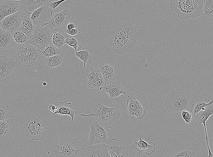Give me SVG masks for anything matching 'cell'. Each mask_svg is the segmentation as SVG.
Returning <instances> with one entry per match:
<instances>
[{
  "label": "cell",
  "mask_w": 213,
  "mask_h": 157,
  "mask_svg": "<svg viewBox=\"0 0 213 157\" xmlns=\"http://www.w3.org/2000/svg\"><path fill=\"white\" fill-rule=\"evenodd\" d=\"M138 38L135 27L126 21L113 27L109 35L108 44L113 53L121 55L133 51Z\"/></svg>",
  "instance_id": "obj_1"
},
{
  "label": "cell",
  "mask_w": 213,
  "mask_h": 157,
  "mask_svg": "<svg viewBox=\"0 0 213 157\" xmlns=\"http://www.w3.org/2000/svg\"><path fill=\"white\" fill-rule=\"evenodd\" d=\"M204 0H169L170 9L184 20L201 16V10Z\"/></svg>",
  "instance_id": "obj_2"
},
{
  "label": "cell",
  "mask_w": 213,
  "mask_h": 157,
  "mask_svg": "<svg viewBox=\"0 0 213 157\" xmlns=\"http://www.w3.org/2000/svg\"><path fill=\"white\" fill-rule=\"evenodd\" d=\"M191 95L189 91L183 88H177L169 92L165 102L167 110L178 114L183 110L189 107Z\"/></svg>",
  "instance_id": "obj_3"
},
{
  "label": "cell",
  "mask_w": 213,
  "mask_h": 157,
  "mask_svg": "<svg viewBox=\"0 0 213 157\" xmlns=\"http://www.w3.org/2000/svg\"><path fill=\"white\" fill-rule=\"evenodd\" d=\"M93 112L85 114H81V116H91L94 117L103 126L110 129L113 126L120 118L121 114L116 107H110L99 102L92 104Z\"/></svg>",
  "instance_id": "obj_4"
},
{
  "label": "cell",
  "mask_w": 213,
  "mask_h": 157,
  "mask_svg": "<svg viewBox=\"0 0 213 157\" xmlns=\"http://www.w3.org/2000/svg\"><path fill=\"white\" fill-rule=\"evenodd\" d=\"M13 58L16 62L22 65L40 66L44 57L42 50L33 45L26 43L20 46L17 54Z\"/></svg>",
  "instance_id": "obj_5"
},
{
  "label": "cell",
  "mask_w": 213,
  "mask_h": 157,
  "mask_svg": "<svg viewBox=\"0 0 213 157\" xmlns=\"http://www.w3.org/2000/svg\"><path fill=\"white\" fill-rule=\"evenodd\" d=\"M46 125L36 117L25 122L22 130L25 134L33 140L44 139L46 135Z\"/></svg>",
  "instance_id": "obj_6"
},
{
  "label": "cell",
  "mask_w": 213,
  "mask_h": 157,
  "mask_svg": "<svg viewBox=\"0 0 213 157\" xmlns=\"http://www.w3.org/2000/svg\"><path fill=\"white\" fill-rule=\"evenodd\" d=\"M51 36L52 34L47 25L43 27H36L27 43L42 50L51 43Z\"/></svg>",
  "instance_id": "obj_7"
},
{
  "label": "cell",
  "mask_w": 213,
  "mask_h": 157,
  "mask_svg": "<svg viewBox=\"0 0 213 157\" xmlns=\"http://www.w3.org/2000/svg\"><path fill=\"white\" fill-rule=\"evenodd\" d=\"M106 145L111 157H129V147L124 139H112L107 143Z\"/></svg>",
  "instance_id": "obj_8"
},
{
  "label": "cell",
  "mask_w": 213,
  "mask_h": 157,
  "mask_svg": "<svg viewBox=\"0 0 213 157\" xmlns=\"http://www.w3.org/2000/svg\"><path fill=\"white\" fill-rule=\"evenodd\" d=\"M72 16L71 12L67 7L61 11H56L51 16L47 26L50 29H63L66 27Z\"/></svg>",
  "instance_id": "obj_9"
},
{
  "label": "cell",
  "mask_w": 213,
  "mask_h": 157,
  "mask_svg": "<svg viewBox=\"0 0 213 157\" xmlns=\"http://www.w3.org/2000/svg\"><path fill=\"white\" fill-rule=\"evenodd\" d=\"M89 132V143L91 145L106 143L108 142L109 135L103 126L97 122L92 123Z\"/></svg>",
  "instance_id": "obj_10"
},
{
  "label": "cell",
  "mask_w": 213,
  "mask_h": 157,
  "mask_svg": "<svg viewBox=\"0 0 213 157\" xmlns=\"http://www.w3.org/2000/svg\"><path fill=\"white\" fill-rule=\"evenodd\" d=\"M53 10L47 5L42 6L34 10L31 14L30 18L34 24L40 27L47 25Z\"/></svg>",
  "instance_id": "obj_11"
},
{
  "label": "cell",
  "mask_w": 213,
  "mask_h": 157,
  "mask_svg": "<svg viewBox=\"0 0 213 157\" xmlns=\"http://www.w3.org/2000/svg\"><path fill=\"white\" fill-rule=\"evenodd\" d=\"M142 135L141 134L136 136L129 147L130 151L134 152L138 156L143 152L148 155H151L155 151V144L152 142L148 144L142 139Z\"/></svg>",
  "instance_id": "obj_12"
},
{
  "label": "cell",
  "mask_w": 213,
  "mask_h": 157,
  "mask_svg": "<svg viewBox=\"0 0 213 157\" xmlns=\"http://www.w3.org/2000/svg\"><path fill=\"white\" fill-rule=\"evenodd\" d=\"M213 104L212 103L202 108L199 111L194 115L195 120V125L196 126L199 127L202 124L203 125L206 136V142L208 150V157H212L213 154L210 150L208 144L205 122L210 116H213Z\"/></svg>",
  "instance_id": "obj_13"
},
{
  "label": "cell",
  "mask_w": 213,
  "mask_h": 157,
  "mask_svg": "<svg viewBox=\"0 0 213 157\" xmlns=\"http://www.w3.org/2000/svg\"><path fill=\"white\" fill-rule=\"evenodd\" d=\"M90 72L86 75L88 77L87 84L90 91L96 92L102 89L106 83L97 67H90Z\"/></svg>",
  "instance_id": "obj_14"
},
{
  "label": "cell",
  "mask_w": 213,
  "mask_h": 157,
  "mask_svg": "<svg viewBox=\"0 0 213 157\" xmlns=\"http://www.w3.org/2000/svg\"><path fill=\"white\" fill-rule=\"evenodd\" d=\"M23 16L21 10L10 14L0 21V25L3 30L11 34L19 29L21 25Z\"/></svg>",
  "instance_id": "obj_15"
},
{
  "label": "cell",
  "mask_w": 213,
  "mask_h": 157,
  "mask_svg": "<svg viewBox=\"0 0 213 157\" xmlns=\"http://www.w3.org/2000/svg\"><path fill=\"white\" fill-rule=\"evenodd\" d=\"M127 116L130 120L135 117L139 119H142L146 114V111L142 107L140 102L130 95L128 96L127 100Z\"/></svg>",
  "instance_id": "obj_16"
},
{
  "label": "cell",
  "mask_w": 213,
  "mask_h": 157,
  "mask_svg": "<svg viewBox=\"0 0 213 157\" xmlns=\"http://www.w3.org/2000/svg\"><path fill=\"white\" fill-rule=\"evenodd\" d=\"M80 149H76L73 143L64 141L56 145L53 150V154L56 157H77Z\"/></svg>",
  "instance_id": "obj_17"
},
{
  "label": "cell",
  "mask_w": 213,
  "mask_h": 157,
  "mask_svg": "<svg viewBox=\"0 0 213 157\" xmlns=\"http://www.w3.org/2000/svg\"><path fill=\"white\" fill-rule=\"evenodd\" d=\"M16 63L14 58L5 55L0 56V81L11 75Z\"/></svg>",
  "instance_id": "obj_18"
},
{
  "label": "cell",
  "mask_w": 213,
  "mask_h": 157,
  "mask_svg": "<svg viewBox=\"0 0 213 157\" xmlns=\"http://www.w3.org/2000/svg\"><path fill=\"white\" fill-rule=\"evenodd\" d=\"M102 89L109 95L111 99L119 97L121 94L126 95V89L121 84L120 81L115 80L106 83Z\"/></svg>",
  "instance_id": "obj_19"
},
{
  "label": "cell",
  "mask_w": 213,
  "mask_h": 157,
  "mask_svg": "<svg viewBox=\"0 0 213 157\" xmlns=\"http://www.w3.org/2000/svg\"><path fill=\"white\" fill-rule=\"evenodd\" d=\"M86 157H110V155L105 143L91 145L84 152Z\"/></svg>",
  "instance_id": "obj_20"
},
{
  "label": "cell",
  "mask_w": 213,
  "mask_h": 157,
  "mask_svg": "<svg viewBox=\"0 0 213 157\" xmlns=\"http://www.w3.org/2000/svg\"><path fill=\"white\" fill-rule=\"evenodd\" d=\"M49 2V0H20L18 3L21 10L31 14L34 10L47 5Z\"/></svg>",
  "instance_id": "obj_21"
},
{
  "label": "cell",
  "mask_w": 213,
  "mask_h": 157,
  "mask_svg": "<svg viewBox=\"0 0 213 157\" xmlns=\"http://www.w3.org/2000/svg\"><path fill=\"white\" fill-rule=\"evenodd\" d=\"M20 10L18 2L0 1V21L5 17Z\"/></svg>",
  "instance_id": "obj_22"
},
{
  "label": "cell",
  "mask_w": 213,
  "mask_h": 157,
  "mask_svg": "<svg viewBox=\"0 0 213 157\" xmlns=\"http://www.w3.org/2000/svg\"><path fill=\"white\" fill-rule=\"evenodd\" d=\"M102 76L106 83L115 80L118 72V69L113 64L102 63L98 66Z\"/></svg>",
  "instance_id": "obj_23"
},
{
  "label": "cell",
  "mask_w": 213,
  "mask_h": 157,
  "mask_svg": "<svg viewBox=\"0 0 213 157\" xmlns=\"http://www.w3.org/2000/svg\"><path fill=\"white\" fill-rule=\"evenodd\" d=\"M73 105L70 102L64 101L60 102L57 106V109L53 113V114H59L60 115H68L70 116L72 121H74V117L76 114L73 108Z\"/></svg>",
  "instance_id": "obj_24"
},
{
  "label": "cell",
  "mask_w": 213,
  "mask_h": 157,
  "mask_svg": "<svg viewBox=\"0 0 213 157\" xmlns=\"http://www.w3.org/2000/svg\"><path fill=\"white\" fill-rule=\"evenodd\" d=\"M201 19L206 21L213 22V0H204L201 10Z\"/></svg>",
  "instance_id": "obj_25"
},
{
  "label": "cell",
  "mask_w": 213,
  "mask_h": 157,
  "mask_svg": "<svg viewBox=\"0 0 213 157\" xmlns=\"http://www.w3.org/2000/svg\"><path fill=\"white\" fill-rule=\"evenodd\" d=\"M35 25L28 14L23 16L20 26L18 30L25 34L29 38L35 29Z\"/></svg>",
  "instance_id": "obj_26"
},
{
  "label": "cell",
  "mask_w": 213,
  "mask_h": 157,
  "mask_svg": "<svg viewBox=\"0 0 213 157\" xmlns=\"http://www.w3.org/2000/svg\"><path fill=\"white\" fill-rule=\"evenodd\" d=\"M14 43L11 33L0 29V50L4 51L5 50L14 46Z\"/></svg>",
  "instance_id": "obj_27"
},
{
  "label": "cell",
  "mask_w": 213,
  "mask_h": 157,
  "mask_svg": "<svg viewBox=\"0 0 213 157\" xmlns=\"http://www.w3.org/2000/svg\"><path fill=\"white\" fill-rule=\"evenodd\" d=\"M67 35L61 29H54L52 34L51 43L60 50H62Z\"/></svg>",
  "instance_id": "obj_28"
},
{
  "label": "cell",
  "mask_w": 213,
  "mask_h": 157,
  "mask_svg": "<svg viewBox=\"0 0 213 157\" xmlns=\"http://www.w3.org/2000/svg\"><path fill=\"white\" fill-rule=\"evenodd\" d=\"M64 43L72 47L76 52L78 49H80L83 46V37L80 34L74 36L67 34Z\"/></svg>",
  "instance_id": "obj_29"
},
{
  "label": "cell",
  "mask_w": 213,
  "mask_h": 157,
  "mask_svg": "<svg viewBox=\"0 0 213 157\" xmlns=\"http://www.w3.org/2000/svg\"><path fill=\"white\" fill-rule=\"evenodd\" d=\"M75 55L83 62L84 66L86 68V64H91L93 61L94 55L92 51L90 49L76 51Z\"/></svg>",
  "instance_id": "obj_30"
},
{
  "label": "cell",
  "mask_w": 213,
  "mask_h": 157,
  "mask_svg": "<svg viewBox=\"0 0 213 157\" xmlns=\"http://www.w3.org/2000/svg\"><path fill=\"white\" fill-rule=\"evenodd\" d=\"M45 58L46 66L51 70L59 68L64 63V55L62 53Z\"/></svg>",
  "instance_id": "obj_31"
},
{
  "label": "cell",
  "mask_w": 213,
  "mask_h": 157,
  "mask_svg": "<svg viewBox=\"0 0 213 157\" xmlns=\"http://www.w3.org/2000/svg\"><path fill=\"white\" fill-rule=\"evenodd\" d=\"M12 125L8 120L0 121V140L3 139L12 134Z\"/></svg>",
  "instance_id": "obj_32"
},
{
  "label": "cell",
  "mask_w": 213,
  "mask_h": 157,
  "mask_svg": "<svg viewBox=\"0 0 213 157\" xmlns=\"http://www.w3.org/2000/svg\"><path fill=\"white\" fill-rule=\"evenodd\" d=\"M182 117L185 122L186 126L188 127H192L195 125V120L193 112L188 107L182 111L181 112Z\"/></svg>",
  "instance_id": "obj_33"
},
{
  "label": "cell",
  "mask_w": 213,
  "mask_h": 157,
  "mask_svg": "<svg viewBox=\"0 0 213 157\" xmlns=\"http://www.w3.org/2000/svg\"><path fill=\"white\" fill-rule=\"evenodd\" d=\"M213 100H208L206 99H198L196 102L192 105L191 110L193 112L194 115H195L201 110L202 108L213 103Z\"/></svg>",
  "instance_id": "obj_34"
},
{
  "label": "cell",
  "mask_w": 213,
  "mask_h": 157,
  "mask_svg": "<svg viewBox=\"0 0 213 157\" xmlns=\"http://www.w3.org/2000/svg\"><path fill=\"white\" fill-rule=\"evenodd\" d=\"M15 44L19 46L27 43L29 40V38L22 32L17 30L11 34Z\"/></svg>",
  "instance_id": "obj_35"
},
{
  "label": "cell",
  "mask_w": 213,
  "mask_h": 157,
  "mask_svg": "<svg viewBox=\"0 0 213 157\" xmlns=\"http://www.w3.org/2000/svg\"><path fill=\"white\" fill-rule=\"evenodd\" d=\"M44 58L62 54L61 50L57 48L51 43L42 50Z\"/></svg>",
  "instance_id": "obj_36"
},
{
  "label": "cell",
  "mask_w": 213,
  "mask_h": 157,
  "mask_svg": "<svg viewBox=\"0 0 213 157\" xmlns=\"http://www.w3.org/2000/svg\"><path fill=\"white\" fill-rule=\"evenodd\" d=\"M196 151H191L185 148L178 149L173 154L172 157H195Z\"/></svg>",
  "instance_id": "obj_37"
},
{
  "label": "cell",
  "mask_w": 213,
  "mask_h": 157,
  "mask_svg": "<svg viewBox=\"0 0 213 157\" xmlns=\"http://www.w3.org/2000/svg\"><path fill=\"white\" fill-rule=\"evenodd\" d=\"M8 105L0 104V121L8 120L9 117Z\"/></svg>",
  "instance_id": "obj_38"
},
{
  "label": "cell",
  "mask_w": 213,
  "mask_h": 157,
  "mask_svg": "<svg viewBox=\"0 0 213 157\" xmlns=\"http://www.w3.org/2000/svg\"><path fill=\"white\" fill-rule=\"evenodd\" d=\"M67 0H59L53 2H49L47 5L51 9L54 11L61 3Z\"/></svg>",
  "instance_id": "obj_39"
},
{
  "label": "cell",
  "mask_w": 213,
  "mask_h": 157,
  "mask_svg": "<svg viewBox=\"0 0 213 157\" xmlns=\"http://www.w3.org/2000/svg\"><path fill=\"white\" fill-rule=\"evenodd\" d=\"M67 29L70 30L78 27V22L74 20L70 19L67 24Z\"/></svg>",
  "instance_id": "obj_40"
},
{
  "label": "cell",
  "mask_w": 213,
  "mask_h": 157,
  "mask_svg": "<svg viewBox=\"0 0 213 157\" xmlns=\"http://www.w3.org/2000/svg\"><path fill=\"white\" fill-rule=\"evenodd\" d=\"M80 32L81 31L78 27L76 28L72 29L70 30H68L66 29L65 30V33L66 34L71 36H74L79 34Z\"/></svg>",
  "instance_id": "obj_41"
},
{
  "label": "cell",
  "mask_w": 213,
  "mask_h": 157,
  "mask_svg": "<svg viewBox=\"0 0 213 157\" xmlns=\"http://www.w3.org/2000/svg\"><path fill=\"white\" fill-rule=\"evenodd\" d=\"M48 108L50 110L54 113L57 110V107L54 104H51L49 106Z\"/></svg>",
  "instance_id": "obj_42"
},
{
  "label": "cell",
  "mask_w": 213,
  "mask_h": 157,
  "mask_svg": "<svg viewBox=\"0 0 213 157\" xmlns=\"http://www.w3.org/2000/svg\"><path fill=\"white\" fill-rule=\"evenodd\" d=\"M42 83L44 86H45L47 85V83L45 82H43Z\"/></svg>",
  "instance_id": "obj_43"
},
{
  "label": "cell",
  "mask_w": 213,
  "mask_h": 157,
  "mask_svg": "<svg viewBox=\"0 0 213 157\" xmlns=\"http://www.w3.org/2000/svg\"><path fill=\"white\" fill-rule=\"evenodd\" d=\"M59 0H49V2H53L54 1H56Z\"/></svg>",
  "instance_id": "obj_44"
},
{
  "label": "cell",
  "mask_w": 213,
  "mask_h": 157,
  "mask_svg": "<svg viewBox=\"0 0 213 157\" xmlns=\"http://www.w3.org/2000/svg\"><path fill=\"white\" fill-rule=\"evenodd\" d=\"M11 0L18 2L20 0Z\"/></svg>",
  "instance_id": "obj_45"
}]
</instances>
